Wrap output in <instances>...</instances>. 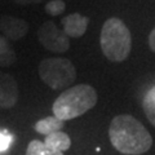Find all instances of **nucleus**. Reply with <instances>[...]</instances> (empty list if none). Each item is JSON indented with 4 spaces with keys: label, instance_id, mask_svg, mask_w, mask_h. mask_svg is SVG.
<instances>
[{
    "label": "nucleus",
    "instance_id": "f03ea898",
    "mask_svg": "<svg viewBox=\"0 0 155 155\" xmlns=\"http://www.w3.org/2000/svg\"><path fill=\"white\" fill-rule=\"evenodd\" d=\"M96 89L89 84H79L64 91L52 106L53 115L61 120H71L88 113L97 104Z\"/></svg>",
    "mask_w": 155,
    "mask_h": 155
},
{
    "label": "nucleus",
    "instance_id": "39448f33",
    "mask_svg": "<svg viewBox=\"0 0 155 155\" xmlns=\"http://www.w3.org/2000/svg\"><path fill=\"white\" fill-rule=\"evenodd\" d=\"M38 39L47 51L65 53L70 48V38L60 30L53 21H45L38 30Z\"/></svg>",
    "mask_w": 155,
    "mask_h": 155
},
{
    "label": "nucleus",
    "instance_id": "0eeeda50",
    "mask_svg": "<svg viewBox=\"0 0 155 155\" xmlns=\"http://www.w3.org/2000/svg\"><path fill=\"white\" fill-rule=\"evenodd\" d=\"M0 28H2L4 36H5L8 40L17 41L28 32L30 26H28L26 19L4 14V16L0 18Z\"/></svg>",
    "mask_w": 155,
    "mask_h": 155
},
{
    "label": "nucleus",
    "instance_id": "20e7f679",
    "mask_svg": "<svg viewBox=\"0 0 155 155\" xmlns=\"http://www.w3.org/2000/svg\"><path fill=\"white\" fill-rule=\"evenodd\" d=\"M39 76L52 89H65L76 79V69L67 58H44L38 67Z\"/></svg>",
    "mask_w": 155,
    "mask_h": 155
},
{
    "label": "nucleus",
    "instance_id": "f257e3e1",
    "mask_svg": "<svg viewBox=\"0 0 155 155\" xmlns=\"http://www.w3.org/2000/svg\"><path fill=\"white\" fill-rule=\"evenodd\" d=\"M109 137L111 145L124 155H141L153 145L149 130L130 115H118L111 120Z\"/></svg>",
    "mask_w": 155,
    "mask_h": 155
},
{
    "label": "nucleus",
    "instance_id": "2eb2a0df",
    "mask_svg": "<svg viewBox=\"0 0 155 155\" xmlns=\"http://www.w3.org/2000/svg\"><path fill=\"white\" fill-rule=\"evenodd\" d=\"M12 143V136L4 132H0V151H5Z\"/></svg>",
    "mask_w": 155,
    "mask_h": 155
},
{
    "label": "nucleus",
    "instance_id": "f8f14e48",
    "mask_svg": "<svg viewBox=\"0 0 155 155\" xmlns=\"http://www.w3.org/2000/svg\"><path fill=\"white\" fill-rule=\"evenodd\" d=\"M142 107L145 111V115L149 119L151 125L155 127V85H153L143 96L142 100Z\"/></svg>",
    "mask_w": 155,
    "mask_h": 155
},
{
    "label": "nucleus",
    "instance_id": "dca6fc26",
    "mask_svg": "<svg viewBox=\"0 0 155 155\" xmlns=\"http://www.w3.org/2000/svg\"><path fill=\"white\" fill-rule=\"evenodd\" d=\"M13 2L19 4V5H30V4L41 3V2H44V0H13Z\"/></svg>",
    "mask_w": 155,
    "mask_h": 155
},
{
    "label": "nucleus",
    "instance_id": "ddd939ff",
    "mask_svg": "<svg viewBox=\"0 0 155 155\" xmlns=\"http://www.w3.org/2000/svg\"><path fill=\"white\" fill-rule=\"evenodd\" d=\"M26 155H56L52 150L44 143V141H39V140H32L28 143Z\"/></svg>",
    "mask_w": 155,
    "mask_h": 155
},
{
    "label": "nucleus",
    "instance_id": "1a4fd4ad",
    "mask_svg": "<svg viewBox=\"0 0 155 155\" xmlns=\"http://www.w3.org/2000/svg\"><path fill=\"white\" fill-rule=\"evenodd\" d=\"M44 143L56 155H64V151L69 150L71 146V140L69 137V134L60 130V132H54L52 134L45 136Z\"/></svg>",
    "mask_w": 155,
    "mask_h": 155
},
{
    "label": "nucleus",
    "instance_id": "7ed1b4c3",
    "mask_svg": "<svg viewBox=\"0 0 155 155\" xmlns=\"http://www.w3.org/2000/svg\"><path fill=\"white\" fill-rule=\"evenodd\" d=\"M101 49L113 62H123L132 49V35L122 19L111 17L104 23L100 36Z\"/></svg>",
    "mask_w": 155,
    "mask_h": 155
},
{
    "label": "nucleus",
    "instance_id": "4468645a",
    "mask_svg": "<svg viewBox=\"0 0 155 155\" xmlns=\"http://www.w3.org/2000/svg\"><path fill=\"white\" fill-rule=\"evenodd\" d=\"M45 13L49 14L52 17H56V16H60L65 12L66 9V4L64 0H51V2H48L45 4Z\"/></svg>",
    "mask_w": 155,
    "mask_h": 155
},
{
    "label": "nucleus",
    "instance_id": "9b49d317",
    "mask_svg": "<svg viewBox=\"0 0 155 155\" xmlns=\"http://www.w3.org/2000/svg\"><path fill=\"white\" fill-rule=\"evenodd\" d=\"M17 61V54L12 44L4 35H0V67L12 66Z\"/></svg>",
    "mask_w": 155,
    "mask_h": 155
},
{
    "label": "nucleus",
    "instance_id": "9d476101",
    "mask_svg": "<svg viewBox=\"0 0 155 155\" xmlns=\"http://www.w3.org/2000/svg\"><path fill=\"white\" fill-rule=\"evenodd\" d=\"M64 125H65L64 120H61V119L56 118L54 115H52V116H47L44 119L38 120V122L34 124V129H35L38 133L48 136V134H52L54 132H60V130L64 128Z\"/></svg>",
    "mask_w": 155,
    "mask_h": 155
},
{
    "label": "nucleus",
    "instance_id": "6e6552de",
    "mask_svg": "<svg viewBox=\"0 0 155 155\" xmlns=\"http://www.w3.org/2000/svg\"><path fill=\"white\" fill-rule=\"evenodd\" d=\"M88 23L89 18L80 13H71L61 19L62 30L69 38H81L87 31Z\"/></svg>",
    "mask_w": 155,
    "mask_h": 155
},
{
    "label": "nucleus",
    "instance_id": "f3484780",
    "mask_svg": "<svg viewBox=\"0 0 155 155\" xmlns=\"http://www.w3.org/2000/svg\"><path fill=\"white\" fill-rule=\"evenodd\" d=\"M149 47L153 52H155V27L153 28V31L149 35Z\"/></svg>",
    "mask_w": 155,
    "mask_h": 155
},
{
    "label": "nucleus",
    "instance_id": "423d86ee",
    "mask_svg": "<svg viewBox=\"0 0 155 155\" xmlns=\"http://www.w3.org/2000/svg\"><path fill=\"white\" fill-rule=\"evenodd\" d=\"M19 89L16 79L5 72L0 71V107L12 109L17 104Z\"/></svg>",
    "mask_w": 155,
    "mask_h": 155
}]
</instances>
